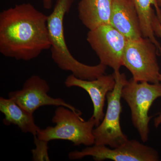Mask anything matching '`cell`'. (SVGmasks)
Wrapping results in <instances>:
<instances>
[{"label": "cell", "instance_id": "5bb4252c", "mask_svg": "<svg viewBox=\"0 0 161 161\" xmlns=\"http://www.w3.org/2000/svg\"><path fill=\"white\" fill-rule=\"evenodd\" d=\"M139 19L143 37L149 38L155 44L159 55H161V45L155 37L152 27L153 17L154 13L152 6L155 7L157 15L161 23V10L156 0H132Z\"/></svg>", "mask_w": 161, "mask_h": 161}, {"label": "cell", "instance_id": "7c38bea8", "mask_svg": "<svg viewBox=\"0 0 161 161\" xmlns=\"http://www.w3.org/2000/svg\"><path fill=\"white\" fill-rule=\"evenodd\" d=\"M114 0H81L78 5V16L89 30L110 24Z\"/></svg>", "mask_w": 161, "mask_h": 161}, {"label": "cell", "instance_id": "8fae6325", "mask_svg": "<svg viewBox=\"0 0 161 161\" xmlns=\"http://www.w3.org/2000/svg\"><path fill=\"white\" fill-rule=\"evenodd\" d=\"M110 24L128 40L143 37L138 14L132 0H114Z\"/></svg>", "mask_w": 161, "mask_h": 161}, {"label": "cell", "instance_id": "30bf717a", "mask_svg": "<svg viewBox=\"0 0 161 161\" xmlns=\"http://www.w3.org/2000/svg\"><path fill=\"white\" fill-rule=\"evenodd\" d=\"M64 85L68 88H80L88 94L94 108L92 116L95 119V127L98 126L104 117L103 109L107 94L115 87V80L114 74H104L93 80H83L71 75L67 77Z\"/></svg>", "mask_w": 161, "mask_h": 161}, {"label": "cell", "instance_id": "4fadbf2b", "mask_svg": "<svg viewBox=\"0 0 161 161\" xmlns=\"http://www.w3.org/2000/svg\"><path fill=\"white\" fill-rule=\"evenodd\" d=\"M0 111L5 116L3 122L6 125H15L22 132L31 133L34 136L41 129L36 125L33 114L24 110L11 98L1 97Z\"/></svg>", "mask_w": 161, "mask_h": 161}, {"label": "cell", "instance_id": "2e32d148", "mask_svg": "<svg viewBox=\"0 0 161 161\" xmlns=\"http://www.w3.org/2000/svg\"><path fill=\"white\" fill-rule=\"evenodd\" d=\"M152 27L154 34L161 38V23L157 15L154 13L153 17Z\"/></svg>", "mask_w": 161, "mask_h": 161}, {"label": "cell", "instance_id": "9a60e30c", "mask_svg": "<svg viewBox=\"0 0 161 161\" xmlns=\"http://www.w3.org/2000/svg\"><path fill=\"white\" fill-rule=\"evenodd\" d=\"M49 142L38 138L36 135L34 136L35 149L31 150L32 160L34 161H50L48 154V143Z\"/></svg>", "mask_w": 161, "mask_h": 161}, {"label": "cell", "instance_id": "7a4b0ae2", "mask_svg": "<svg viewBox=\"0 0 161 161\" xmlns=\"http://www.w3.org/2000/svg\"><path fill=\"white\" fill-rule=\"evenodd\" d=\"M74 0H57L51 14L47 18V27L51 43L52 58L58 67L70 71L77 78L93 80L105 74L107 67L101 63L87 65L79 62L71 54L64 38V19L69 12Z\"/></svg>", "mask_w": 161, "mask_h": 161}, {"label": "cell", "instance_id": "277c9868", "mask_svg": "<svg viewBox=\"0 0 161 161\" xmlns=\"http://www.w3.org/2000/svg\"><path fill=\"white\" fill-rule=\"evenodd\" d=\"M122 98L130 107L131 119L143 142L149 139V123L152 116L148 115L156 99L161 98V83L139 82L131 78L123 88Z\"/></svg>", "mask_w": 161, "mask_h": 161}, {"label": "cell", "instance_id": "5b68a950", "mask_svg": "<svg viewBox=\"0 0 161 161\" xmlns=\"http://www.w3.org/2000/svg\"><path fill=\"white\" fill-rule=\"evenodd\" d=\"M115 85L114 89L107 95L106 113L101 123L93 130L95 145L109 146L115 148L128 140L120 125L122 112L121 92L128 80L124 73L114 71Z\"/></svg>", "mask_w": 161, "mask_h": 161}, {"label": "cell", "instance_id": "8992f818", "mask_svg": "<svg viewBox=\"0 0 161 161\" xmlns=\"http://www.w3.org/2000/svg\"><path fill=\"white\" fill-rule=\"evenodd\" d=\"M158 56L157 48L149 38L128 40L123 55V66L130 71L136 81L159 83L161 72Z\"/></svg>", "mask_w": 161, "mask_h": 161}, {"label": "cell", "instance_id": "6da1fadb", "mask_svg": "<svg viewBox=\"0 0 161 161\" xmlns=\"http://www.w3.org/2000/svg\"><path fill=\"white\" fill-rule=\"evenodd\" d=\"M48 16L31 3L16 5L0 13V53L7 58L29 61L50 49Z\"/></svg>", "mask_w": 161, "mask_h": 161}, {"label": "cell", "instance_id": "3957f363", "mask_svg": "<svg viewBox=\"0 0 161 161\" xmlns=\"http://www.w3.org/2000/svg\"><path fill=\"white\" fill-rule=\"evenodd\" d=\"M68 108L59 106L56 109L52 122L54 126L40 129L37 136L43 140H61L71 142L75 146H92L95 143L93 130L95 127L92 116L87 121Z\"/></svg>", "mask_w": 161, "mask_h": 161}, {"label": "cell", "instance_id": "52a82bcc", "mask_svg": "<svg viewBox=\"0 0 161 161\" xmlns=\"http://www.w3.org/2000/svg\"><path fill=\"white\" fill-rule=\"evenodd\" d=\"M91 156L96 161L111 159L115 161H158L159 156L156 150L136 140H129L119 147L109 148L104 145H95L81 151L75 150L69 153L70 160L81 159Z\"/></svg>", "mask_w": 161, "mask_h": 161}, {"label": "cell", "instance_id": "9c48e42d", "mask_svg": "<svg viewBox=\"0 0 161 161\" xmlns=\"http://www.w3.org/2000/svg\"><path fill=\"white\" fill-rule=\"evenodd\" d=\"M49 91L47 81L38 75H34L25 81L21 89L9 92L8 97L32 114L40 107L53 106L65 107L81 115L80 111L62 98L51 97L48 94Z\"/></svg>", "mask_w": 161, "mask_h": 161}, {"label": "cell", "instance_id": "e0dca14e", "mask_svg": "<svg viewBox=\"0 0 161 161\" xmlns=\"http://www.w3.org/2000/svg\"><path fill=\"white\" fill-rule=\"evenodd\" d=\"M53 0H42L43 7L46 9H51Z\"/></svg>", "mask_w": 161, "mask_h": 161}, {"label": "cell", "instance_id": "ac0fdd59", "mask_svg": "<svg viewBox=\"0 0 161 161\" xmlns=\"http://www.w3.org/2000/svg\"><path fill=\"white\" fill-rule=\"evenodd\" d=\"M159 80L161 83V72L160 75ZM154 126L156 128H158L161 124V113H160L159 115L154 119Z\"/></svg>", "mask_w": 161, "mask_h": 161}, {"label": "cell", "instance_id": "d6986e66", "mask_svg": "<svg viewBox=\"0 0 161 161\" xmlns=\"http://www.w3.org/2000/svg\"><path fill=\"white\" fill-rule=\"evenodd\" d=\"M157 3L159 6H161V0H156Z\"/></svg>", "mask_w": 161, "mask_h": 161}, {"label": "cell", "instance_id": "ba28073f", "mask_svg": "<svg viewBox=\"0 0 161 161\" xmlns=\"http://www.w3.org/2000/svg\"><path fill=\"white\" fill-rule=\"evenodd\" d=\"M87 41L100 60L114 71L123 66L122 57L128 40L110 24L89 31Z\"/></svg>", "mask_w": 161, "mask_h": 161}]
</instances>
